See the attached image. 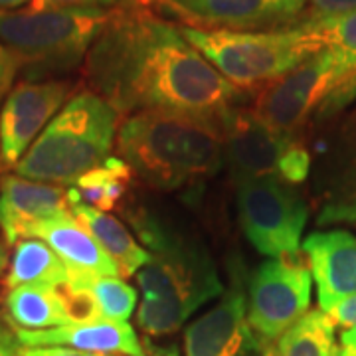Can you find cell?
I'll use <instances>...</instances> for the list:
<instances>
[{
    "label": "cell",
    "instance_id": "cell-38",
    "mask_svg": "<svg viewBox=\"0 0 356 356\" xmlns=\"http://www.w3.org/2000/svg\"><path fill=\"white\" fill-rule=\"evenodd\" d=\"M2 166H4V165H2V159H0V168H2Z\"/></svg>",
    "mask_w": 356,
    "mask_h": 356
},
{
    "label": "cell",
    "instance_id": "cell-32",
    "mask_svg": "<svg viewBox=\"0 0 356 356\" xmlns=\"http://www.w3.org/2000/svg\"><path fill=\"white\" fill-rule=\"evenodd\" d=\"M22 356H105V355H91V353H81L74 348H65V346H34V348H26L22 350Z\"/></svg>",
    "mask_w": 356,
    "mask_h": 356
},
{
    "label": "cell",
    "instance_id": "cell-6",
    "mask_svg": "<svg viewBox=\"0 0 356 356\" xmlns=\"http://www.w3.org/2000/svg\"><path fill=\"white\" fill-rule=\"evenodd\" d=\"M180 32L234 88L242 91L267 88L323 50L305 22L264 32L192 26H180Z\"/></svg>",
    "mask_w": 356,
    "mask_h": 356
},
{
    "label": "cell",
    "instance_id": "cell-20",
    "mask_svg": "<svg viewBox=\"0 0 356 356\" xmlns=\"http://www.w3.org/2000/svg\"><path fill=\"white\" fill-rule=\"evenodd\" d=\"M4 317L22 331H46L70 325L56 289L40 285H22L6 293Z\"/></svg>",
    "mask_w": 356,
    "mask_h": 356
},
{
    "label": "cell",
    "instance_id": "cell-12",
    "mask_svg": "<svg viewBox=\"0 0 356 356\" xmlns=\"http://www.w3.org/2000/svg\"><path fill=\"white\" fill-rule=\"evenodd\" d=\"M192 28L264 32L297 24L305 0H143Z\"/></svg>",
    "mask_w": 356,
    "mask_h": 356
},
{
    "label": "cell",
    "instance_id": "cell-26",
    "mask_svg": "<svg viewBox=\"0 0 356 356\" xmlns=\"http://www.w3.org/2000/svg\"><path fill=\"white\" fill-rule=\"evenodd\" d=\"M355 10L356 0H305L307 20H325Z\"/></svg>",
    "mask_w": 356,
    "mask_h": 356
},
{
    "label": "cell",
    "instance_id": "cell-9",
    "mask_svg": "<svg viewBox=\"0 0 356 356\" xmlns=\"http://www.w3.org/2000/svg\"><path fill=\"white\" fill-rule=\"evenodd\" d=\"M236 198L243 234L259 254L297 257L309 208L293 184L280 178L245 180L236 184Z\"/></svg>",
    "mask_w": 356,
    "mask_h": 356
},
{
    "label": "cell",
    "instance_id": "cell-25",
    "mask_svg": "<svg viewBox=\"0 0 356 356\" xmlns=\"http://www.w3.org/2000/svg\"><path fill=\"white\" fill-rule=\"evenodd\" d=\"M62 305H64L65 317L70 321V325H83V323H95L102 321V309L97 305L93 293L88 285L76 283V281H67L58 287H54Z\"/></svg>",
    "mask_w": 356,
    "mask_h": 356
},
{
    "label": "cell",
    "instance_id": "cell-10",
    "mask_svg": "<svg viewBox=\"0 0 356 356\" xmlns=\"http://www.w3.org/2000/svg\"><path fill=\"white\" fill-rule=\"evenodd\" d=\"M313 277L295 257L267 259L257 267L248 287V321L266 348L309 313Z\"/></svg>",
    "mask_w": 356,
    "mask_h": 356
},
{
    "label": "cell",
    "instance_id": "cell-28",
    "mask_svg": "<svg viewBox=\"0 0 356 356\" xmlns=\"http://www.w3.org/2000/svg\"><path fill=\"white\" fill-rule=\"evenodd\" d=\"M18 72H20L18 60L0 44V103H2V99H6V95L10 93L14 77H16Z\"/></svg>",
    "mask_w": 356,
    "mask_h": 356
},
{
    "label": "cell",
    "instance_id": "cell-7",
    "mask_svg": "<svg viewBox=\"0 0 356 356\" xmlns=\"http://www.w3.org/2000/svg\"><path fill=\"white\" fill-rule=\"evenodd\" d=\"M356 95L343 65L327 48L261 89L252 113L271 129L295 135L317 113H334Z\"/></svg>",
    "mask_w": 356,
    "mask_h": 356
},
{
    "label": "cell",
    "instance_id": "cell-3",
    "mask_svg": "<svg viewBox=\"0 0 356 356\" xmlns=\"http://www.w3.org/2000/svg\"><path fill=\"white\" fill-rule=\"evenodd\" d=\"M222 121L168 111L129 115L117 131V153L153 188L192 186L224 166Z\"/></svg>",
    "mask_w": 356,
    "mask_h": 356
},
{
    "label": "cell",
    "instance_id": "cell-13",
    "mask_svg": "<svg viewBox=\"0 0 356 356\" xmlns=\"http://www.w3.org/2000/svg\"><path fill=\"white\" fill-rule=\"evenodd\" d=\"M264 346L248 321V297L240 283H232L220 303L184 331V356H252Z\"/></svg>",
    "mask_w": 356,
    "mask_h": 356
},
{
    "label": "cell",
    "instance_id": "cell-24",
    "mask_svg": "<svg viewBox=\"0 0 356 356\" xmlns=\"http://www.w3.org/2000/svg\"><path fill=\"white\" fill-rule=\"evenodd\" d=\"M97 305L102 309L103 318L115 323H127L135 307H137V291L127 281L119 277H97L88 283Z\"/></svg>",
    "mask_w": 356,
    "mask_h": 356
},
{
    "label": "cell",
    "instance_id": "cell-33",
    "mask_svg": "<svg viewBox=\"0 0 356 356\" xmlns=\"http://www.w3.org/2000/svg\"><path fill=\"white\" fill-rule=\"evenodd\" d=\"M145 346L149 356H178L177 346H154L151 343H147Z\"/></svg>",
    "mask_w": 356,
    "mask_h": 356
},
{
    "label": "cell",
    "instance_id": "cell-16",
    "mask_svg": "<svg viewBox=\"0 0 356 356\" xmlns=\"http://www.w3.org/2000/svg\"><path fill=\"white\" fill-rule=\"evenodd\" d=\"M32 238L50 245L70 271V281L88 285L97 277H119L121 271L113 257L103 250L88 228L72 212L51 218L34 229Z\"/></svg>",
    "mask_w": 356,
    "mask_h": 356
},
{
    "label": "cell",
    "instance_id": "cell-8",
    "mask_svg": "<svg viewBox=\"0 0 356 356\" xmlns=\"http://www.w3.org/2000/svg\"><path fill=\"white\" fill-rule=\"evenodd\" d=\"M224 165L238 182L280 178L299 184L309 175L311 156L295 135H285L259 121L252 111L232 109L224 121Z\"/></svg>",
    "mask_w": 356,
    "mask_h": 356
},
{
    "label": "cell",
    "instance_id": "cell-4",
    "mask_svg": "<svg viewBox=\"0 0 356 356\" xmlns=\"http://www.w3.org/2000/svg\"><path fill=\"white\" fill-rule=\"evenodd\" d=\"M119 113L91 89L70 97L14 166L18 177L72 186L113 149Z\"/></svg>",
    "mask_w": 356,
    "mask_h": 356
},
{
    "label": "cell",
    "instance_id": "cell-17",
    "mask_svg": "<svg viewBox=\"0 0 356 356\" xmlns=\"http://www.w3.org/2000/svg\"><path fill=\"white\" fill-rule=\"evenodd\" d=\"M16 329V327H14ZM20 343L26 348L34 346H65L81 353L105 356H149L147 346L140 343L135 329L129 323L95 321L83 325H67L46 331H22L16 329Z\"/></svg>",
    "mask_w": 356,
    "mask_h": 356
},
{
    "label": "cell",
    "instance_id": "cell-15",
    "mask_svg": "<svg viewBox=\"0 0 356 356\" xmlns=\"http://www.w3.org/2000/svg\"><path fill=\"white\" fill-rule=\"evenodd\" d=\"M301 250L307 257L311 277L317 283L321 311L356 295V236L344 229L313 232Z\"/></svg>",
    "mask_w": 356,
    "mask_h": 356
},
{
    "label": "cell",
    "instance_id": "cell-23",
    "mask_svg": "<svg viewBox=\"0 0 356 356\" xmlns=\"http://www.w3.org/2000/svg\"><path fill=\"white\" fill-rule=\"evenodd\" d=\"M303 22L315 34L321 48H327L334 54L348 77V86L356 95V10L334 18Z\"/></svg>",
    "mask_w": 356,
    "mask_h": 356
},
{
    "label": "cell",
    "instance_id": "cell-2",
    "mask_svg": "<svg viewBox=\"0 0 356 356\" xmlns=\"http://www.w3.org/2000/svg\"><path fill=\"white\" fill-rule=\"evenodd\" d=\"M135 226L149 252L147 264L135 273L140 287L137 325L147 337H166L224 293L222 280L202 243L149 216L139 218Z\"/></svg>",
    "mask_w": 356,
    "mask_h": 356
},
{
    "label": "cell",
    "instance_id": "cell-27",
    "mask_svg": "<svg viewBox=\"0 0 356 356\" xmlns=\"http://www.w3.org/2000/svg\"><path fill=\"white\" fill-rule=\"evenodd\" d=\"M119 0H32L28 10H48V8H107L111 10Z\"/></svg>",
    "mask_w": 356,
    "mask_h": 356
},
{
    "label": "cell",
    "instance_id": "cell-30",
    "mask_svg": "<svg viewBox=\"0 0 356 356\" xmlns=\"http://www.w3.org/2000/svg\"><path fill=\"white\" fill-rule=\"evenodd\" d=\"M24 346L20 343L14 325L0 315V356H22Z\"/></svg>",
    "mask_w": 356,
    "mask_h": 356
},
{
    "label": "cell",
    "instance_id": "cell-1",
    "mask_svg": "<svg viewBox=\"0 0 356 356\" xmlns=\"http://www.w3.org/2000/svg\"><path fill=\"white\" fill-rule=\"evenodd\" d=\"M83 74L91 91L119 115L168 111L224 119L243 93L180 28L145 10H115L89 50Z\"/></svg>",
    "mask_w": 356,
    "mask_h": 356
},
{
    "label": "cell",
    "instance_id": "cell-35",
    "mask_svg": "<svg viewBox=\"0 0 356 356\" xmlns=\"http://www.w3.org/2000/svg\"><path fill=\"white\" fill-rule=\"evenodd\" d=\"M32 0H0V10H14L20 6H28Z\"/></svg>",
    "mask_w": 356,
    "mask_h": 356
},
{
    "label": "cell",
    "instance_id": "cell-11",
    "mask_svg": "<svg viewBox=\"0 0 356 356\" xmlns=\"http://www.w3.org/2000/svg\"><path fill=\"white\" fill-rule=\"evenodd\" d=\"M74 86L62 79L20 81L16 83L0 109V159L4 166L18 161L38 139L60 109L72 97Z\"/></svg>",
    "mask_w": 356,
    "mask_h": 356
},
{
    "label": "cell",
    "instance_id": "cell-36",
    "mask_svg": "<svg viewBox=\"0 0 356 356\" xmlns=\"http://www.w3.org/2000/svg\"><path fill=\"white\" fill-rule=\"evenodd\" d=\"M8 269V254H6V248H4V243H0V277H2V273Z\"/></svg>",
    "mask_w": 356,
    "mask_h": 356
},
{
    "label": "cell",
    "instance_id": "cell-19",
    "mask_svg": "<svg viewBox=\"0 0 356 356\" xmlns=\"http://www.w3.org/2000/svg\"><path fill=\"white\" fill-rule=\"evenodd\" d=\"M70 281V271L60 255L38 238H28L14 243L10 264L2 285L10 291L22 285L58 287Z\"/></svg>",
    "mask_w": 356,
    "mask_h": 356
},
{
    "label": "cell",
    "instance_id": "cell-22",
    "mask_svg": "<svg viewBox=\"0 0 356 356\" xmlns=\"http://www.w3.org/2000/svg\"><path fill=\"white\" fill-rule=\"evenodd\" d=\"M133 170L119 156H109L103 165L91 168L81 178H77L72 188L77 198L95 210L107 212L115 208L125 196Z\"/></svg>",
    "mask_w": 356,
    "mask_h": 356
},
{
    "label": "cell",
    "instance_id": "cell-34",
    "mask_svg": "<svg viewBox=\"0 0 356 356\" xmlns=\"http://www.w3.org/2000/svg\"><path fill=\"white\" fill-rule=\"evenodd\" d=\"M341 344H346V346H353L356 348V325L350 327V329H344L341 332Z\"/></svg>",
    "mask_w": 356,
    "mask_h": 356
},
{
    "label": "cell",
    "instance_id": "cell-21",
    "mask_svg": "<svg viewBox=\"0 0 356 356\" xmlns=\"http://www.w3.org/2000/svg\"><path fill=\"white\" fill-rule=\"evenodd\" d=\"M334 323L325 311H309L275 343V356H334Z\"/></svg>",
    "mask_w": 356,
    "mask_h": 356
},
{
    "label": "cell",
    "instance_id": "cell-14",
    "mask_svg": "<svg viewBox=\"0 0 356 356\" xmlns=\"http://www.w3.org/2000/svg\"><path fill=\"white\" fill-rule=\"evenodd\" d=\"M70 212L67 188L18 175L0 178V232L6 243L32 238L34 229Z\"/></svg>",
    "mask_w": 356,
    "mask_h": 356
},
{
    "label": "cell",
    "instance_id": "cell-37",
    "mask_svg": "<svg viewBox=\"0 0 356 356\" xmlns=\"http://www.w3.org/2000/svg\"><path fill=\"white\" fill-rule=\"evenodd\" d=\"M261 355H264V356H275V344H269V346H266Z\"/></svg>",
    "mask_w": 356,
    "mask_h": 356
},
{
    "label": "cell",
    "instance_id": "cell-31",
    "mask_svg": "<svg viewBox=\"0 0 356 356\" xmlns=\"http://www.w3.org/2000/svg\"><path fill=\"white\" fill-rule=\"evenodd\" d=\"M327 315L334 323V327H343V329H350L356 325V295L348 297L341 303L332 307L327 311Z\"/></svg>",
    "mask_w": 356,
    "mask_h": 356
},
{
    "label": "cell",
    "instance_id": "cell-18",
    "mask_svg": "<svg viewBox=\"0 0 356 356\" xmlns=\"http://www.w3.org/2000/svg\"><path fill=\"white\" fill-rule=\"evenodd\" d=\"M67 200L70 212L88 228L103 250L113 257L121 275H135L147 264L149 252L137 243L133 234L117 218L81 202L72 186L67 188Z\"/></svg>",
    "mask_w": 356,
    "mask_h": 356
},
{
    "label": "cell",
    "instance_id": "cell-5",
    "mask_svg": "<svg viewBox=\"0 0 356 356\" xmlns=\"http://www.w3.org/2000/svg\"><path fill=\"white\" fill-rule=\"evenodd\" d=\"M113 14V8L0 10V44L30 77L65 74L86 62Z\"/></svg>",
    "mask_w": 356,
    "mask_h": 356
},
{
    "label": "cell",
    "instance_id": "cell-29",
    "mask_svg": "<svg viewBox=\"0 0 356 356\" xmlns=\"http://www.w3.org/2000/svg\"><path fill=\"white\" fill-rule=\"evenodd\" d=\"M323 222H348V224L356 226V194L331 204L325 210Z\"/></svg>",
    "mask_w": 356,
    "mask_h": 356
}]
</instances>
